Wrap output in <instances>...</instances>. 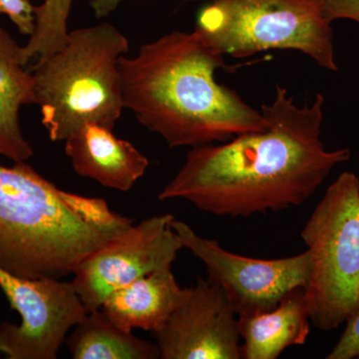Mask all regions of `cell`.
<instances>
[{"mask_svg":"<svg viewBox=\"0 0 359 359\" xmlns=\"http://www.w3.org/2000/svg\"><path fill=\"white\" fill-rule=\"evenodd\" d=\"M325 98L297 106L276 85L273 102L261 107L268 126L221 145L189 151L183 167L158 195L183 199L217 216L249 217L306 203L332 170L349 161V149L327 150L321 140Z\"/></svg>","mask_w":359,"mask_h":359,"instance_id":"1","label":"cell"},{"mask_svg":"<svg viewBox=\"0 0 359 359\" xmlns=\"http://www.w3.org/2000/svg\"><path fill=\"white\" fill-rule=\"evenodd\" d=\"M224 58L196 29L142 45L134 57L119 60L125 109L169 148L262 131L268 126L263 113L217 81L216 71L229 66Z\"/></svg>","mask_w":359,"mask_h":359,"instance_id":"2","label":"cell"},{"mask_svg":"<svg viewBox=\"0 0 359 359\" xmlns=\"http://www.w3.org/2000/svg\"><path fill=\"white\" fill-rule=\"evenodd\" d=\"M132 224L105 200L61 190L26 162L0 165V268L14 276L73 275Z\"/></svg>","mask_w":359,"mask_h":359,"instance_id":"3","label":"cell"},{"mask_svg":"<svg viewBox=\"0 0 359 359\" xmlns=\"http://www.w3.org/2000/svg\"><path fill=\"white\" fill-rule=\"evenodd\" d=\"M129 40L112 23L73 30L60 50L32 68L33 105L53 142L65 141L85 124L114 128L124 107L119 60Z\"/></svg>","mask_w":359,"mask_h":359,"instance_id":"4","label":"cell"},{"mask_svg":"<svg viewBox=\"0 0 359 359\" xmlns=\"http://www.w3.org/2000/svg\"><path fill=\"white\" fill-rule=\"evenodd\" d=\"M196 30L224 56L297 50L323 69L339 70L323 0H210L198 14Z\"/></svg>","mask_w":359,"mask_h":359,"instance_id":"5","label":"cell"},{"mask_svg":"<svg viewBox=\"0 0 359 359\" xmlns=\"http://www.w3.org/2000/svg\"><path fill=\"white\" fill-rule=\"evenodd\" d=\"M301 238L311 259L304 289L309 320L337 330L359 309V178L344 172L330 184Z\"/></svg>","mask_w":359,"mask_h":359,"instance_id":"6","label":"cell"},{"mask_svg":"<svg viewBox=\"0 0 359 359\" xmlns=\"http://www.w3.org/2000/svg\"><path fill=\"white\" fill-rule=\"evenodd\" d=\"M171 226L183 247L205 264L208 278L221 287L238 316L271 311L309 282V250L283 259H252L224 250L218 241L198 235L185 222L174 218Z\"/></svg>","mask_w":359,"mask_h":359,"instance_id":"7","label":"cell"},{"mask_svg":"<svg viewBox=\"0 0 359 359\" xmlns=\"http://www.w3.org/2000/svg\"><path fill=\"white\" fill-rule=\"evenodd\" d=\"M0 289L20 325H0V351L9 359H55L66 335L88 311L72 283L57 278H25L0 268Z\"/></svg>","mask_w":359,"mask_h":359,"instance_id":"8","label":"cell"},{"mask_svg":"<svg viewBox=\"0 0 359 359\" xmlns=\"http://www.w3.org/2000/svg\"><path fill=\"white\" fill-rule=\"evenodd\" d=\"M174 218L165 214L132 224L77 266L71 283L88 313L100 309L114 290L171 268L184 248L172 228Z\"/></svg>","mask_w":359,"mask_h":359,"instance_id":"9","label":"cell"},{"mask_svg":"<svg viewBox=\"0 0 359 359\" xmlns=\"http://www.w3.org/2000/svg\"><path fill=\"white\" fill-rule=\"evenodd\" d=\"M162 359H240L238 314L209 278L198 276L183 302L156 332Z\"/></svg>","mask_w":359,"mask_h":359,"instance_id":"10","label":"cell"},{"mask_svg":"<svg viewBox=\"0 0 359 359\" xmlns=\"http://www.w3.org/2000/svg\"><path fill=\"white\" fill-rule=\"evenodd\" d=\"M65 142L66 155L79 176L121 192L131 190L150 165L133 144L96 123L83 125Z\"/></svg>","mask_w":359,"mask_h":359,"instance_id":"11","label":"cell"},{"mask_svg":"<svg viewBox=\"0 0 359 359\" xmlns=\"http://www.w3.org/2000/svg\"><path fill=\"white\" fill-rule=\"evenodd\" d=\"M187 290L171 268L163 269L114 290L100 309L125 332L140 328L156 334L185 299Z\"/></svg>","mask_w":359,"mask_h":359,"instance_id":"12","label":"cell"},{"mask_svg":"<svg viewBox=\"0 0 359 359\" xmlns=\"http://www.w3.org/2000/svg\"><path fill=\"white\" fill-rule=\"evenodd\" d=\"M242 358L276 359L290 346L306 344L311 320L304 289L292 290L275 309L238 316Z\"/></svg>","mask_w":359,"mask_h":359,"instance_id":"13","label":"cell"},{"mask_svg":"<svg viewBox=\"0 0 359 359\" xmlns=\"http://www.w3.org/2000/svg\"><path fill=\"white\" fill-rule=\"evenodd\" d=\"M25 66L22 46L0 26V155L14 163L34 155L20 126L21 107L34 99L32 73Z\"/></svg>","mask_w":359,"mask_h":359,"instance_id":"14","label":"cell"},{"mask_svg":"<svg viewBox=\"0 0 359 359\" xmlns=\"http://www.w3.org/2000/svg\"><path fill=\"white\" fill-rule=\"evenodd\" d=\"M74 359H157V344L135 337L113 323L101 309L89 311L66 339Z\"/></svg>","mask_w":359,"mask_h":359,"instance_id":"15","label":"cell"},{"mask_svg":"<svg viewBox=\"0 0 359 359\" xmlns=\"http://www.w3.org/2000/svg\"><path fill=\"white\" fill-rule=\"evenodd\" d=\"M74 0H43L35 6V29L22 46L25 62L45 58L65 46L68 39V20Z\"/></svg>","mask_w":359,"mask_h":359,"instance_id":"16","label":"cell"},{"mask_svg":"<svg viewBox=\"0 0 359 359\" xmlns=\"http://www.w3.org/2000/svg\"><path fill=\"white\" fill-rule=\"evenodd\" d=\"M0 14H6L21 34L30 36L35 29V6L29 0H0Z\"/></svg>","mask_w":359,"mask_h":359,"instance_id":"17","label":"cell"},{"mask_svg":"<svg viewBox=\"0 0 359 359\" xmlns=\"http://www.w3.org/2000/svg\"><path fill=\"white\" fill-rule=\"evenodd\" d=\"M346 327L339 341L325 358L354 359L359 358V309L346 320Z\"/></svg>","mask_w":359,"mask_h":359,"instance_id":"18","label":"cell"},{"mask_svg":"<svg viewBox=\"0 0 359 359\" xmlns=\"http://www.w3.org/2000/svg\"><path fill=\"white\" fill-rule=\"evenodd\" d=\"M325 18L330 22L347 20L359 25V0H323Z\"/></svg>","mask_w":359,"mask_h":359,"instance_id":"19","label":"cell"},{"mask_svg":"<svg viewBox=\"0 0 359 359\" xmlns=\"http://www.w3.org/2000/svg\"><path fill=\"white\" fill-rule=\"evenodd\" d=\"M123 0H91L90 6L97 18H107L114 13Z\"/></svg>","mask_w":359,"mask_h":359,"instance_id":"20","label":"cell"}]
</instances>
